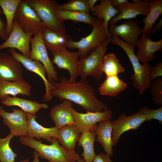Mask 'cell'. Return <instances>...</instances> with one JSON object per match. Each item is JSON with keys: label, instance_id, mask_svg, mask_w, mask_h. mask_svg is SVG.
I'll use <instances>...</instances> for the list:
<instances>
[{"label": "cell", "instance_id": "obj_1", "mask_svg": "<svg viewBox=\"0 0 162 162\" xmlns=\"http://www.w3.org/2000/svg\"><path fill=\"white\" fill-rule=\"evenodd\" d=\"M54 88L51 95L60 100H67L82 106L86 112H102L108 109L107 106L97 97L89 80L71 82L65 77L61 76L59 82L52 83Z\"/></svg>", "mask_w": 162, "mask_h": 162}, {"label": "cell", "instance_id": "obj_2", "mask_svg": "<svg viewBox=\"0 0 162 162\" xmlns=\"http://www.w3.org/2000/svg\"><path fill=\"white\" fill-rule=\"evenodd\" d=\"M19 140L22 145L34 149L39 157L46 159L49 162H77L81 159L75 151L70 152L61 146L58 139L55 137L52 138L50 145L44 144L41 140L27 136H21Z\"/></svg>", "mask_w": 162, "mask_h": 162}, {"label": "cell", "instance_id": "obj_3", "mask_svg": "<svg viewBox=\"0 0 162 162\" xmlns=\"http://www.w3.org/2000/svg\"><path fill=\"white\" fill-rule=\"evenodd\" d=\"M111 42L122 48L126 53L132 65L134 73L131 76L133 86L137 89L140 95H142L146 90L150 88L152 83L150 75L152 67L148 63L141 64L134 53L135 44L125 43L118 37L113 35Z\"/></svg>", "mask_w": 162, "mask_h": 162}, {"label": "cell", "instance_id": "obj_4", "mask_svg": "<svg viewBox=\"0 0 162 162\" xmlns=\"http://www.w3.org/2000/svg\"><path fill=\"white\" fill-rule=\"evenodd\" d=\"M113 35L107 38L87 56L79 59L80 76L82 80L88 76L94 77L100 81L103 76L102 65L104 56Z\"/></svg>", "mask_w": 162, "mask_h": 162}, {"label": "cell", "instance_id": "obj_5", "mask_svg": "<svg viewBox=\"0 0 162 162\" xmlns=\"http://www.w3.org/2000/svg\"><path fill=\"white\" fill-rule=\"evenodd\" d=\"M92 27L89 34L78 41H73L70 38L67 48L78 49L80 53V58L87 56L108 38L102 20L96 18Z\"/></svg>", "mask_w": 162, "mask_h": 162}, {"label": "cell", "instance_id": "obj_6", "mask_svg": "<svg viewBox=\"0 0 162 162\" xmlns=\"http://www.w3.org/2000/svg\"><path fill=\"white\" fill-rule=\"evenodd\" d=\"M34 10L46 27L57 32L67 34L65 27L57 18L55 10L59 4L53 0H25Z\"/></svg>", "mask_w": 162, "mask_h": 162}, {"label": "cell", "instance_id": "obj_7", "mask_svg": "<svg viewBox=\"0 0 162 162\" xmlns=\"http://www.w3.org/2000/svg\"><path fill=\"white\" fill-rule=\"evenodd\" d=\"M31 49L29 58L40 62L46 71L47 80L51 83L58 80L57 73L52 62L50 59L43 38V32L34 35L30 40Z\"/></svg>", "mask_w": 162, "mask_h": 162}, {"label": "cell", "instance_id": "obj_8", "mask_svg": "<svg viewBox=\"0 0 162 162\" xmlns=\"http://www.w3.org/2000/svg\"><path fill=\"white\" fill-rule=\"evenodd\" d=\"M15 18L25 33L32 32L34 35L43 32L47 27L42 22L35 11L25 0H22L16 10Z\"/></svg>", "mask_w": 162, "mask_h": 162}, {"label": "cell", "instance_id": "obj_9", "mask_svg": "<svg viewBox=\"0 0 162 162\" xmlns=\"http://www.w3.org/2000/svg\"><path fill=\"white\" fill-rule=\"evenodd\" d=\"M53 56L52 63L59 69L67 70L70 75L69 81L71 82H76L77 77L80 76V68L79 51L70 52L66 48L51 51Z\"/></svg>", "mask_w": 162, "mask_h": 162}, {"label": "cell", "instance_id": "obj_10", "mask_svg": "<svg viewBox=\"0 0 162 162\" xmlns=\"http://www.w3.org/2000/svg\"><path fill=\"white\" fill-rule=\"evenodd\" d=\"M33 34L32 32H24L14 18L11 33L7 39L0 44V51L7 48L16 49L24 56L29 58L30 52V44Z\"/></svg>", "mask_w": 162, "mask_h": 162}, {"label": "cell", "instance_id": "obj_11", "mask_svg": "<svg viewBox=\"0 0 162 162\" xmlns=\"http://www.w3.org/2000/svg\"><path fill=\"white\" fill-rule=\"evenodd\" d=\"M145 121V116L139 112L128 116L122 113L117 119L111 121L113 147L116 146L124 133L131 130H137Z\"/></svg>", "mask_w": 162, "mask_h": 162}, {"label": "cell", "instance_id": "obj_12", "mask_svg": "<svg viewBox=\"0 0 162 162\" xmlns=\"http://www.w3.org/2000/svg\"><path fill=\"white\" fill-rule=\"evenodd\" d=\"M72 112L75 119V124L80 134L88 131L94 130L97 123L101 122L111 120L113 111L107 109L102 112H86L80 113L73 109Z\"/></svg>", "mask_w": 162, "mask_h": 162}, {"label": "cell", "instance_id": "obj_13", "mask_svg": "<svg viewBox=\"0 0 162 162\" xmlns=\"http://www.w3.org/2000/svg\"><path fill=\"white\" fill-rule=\"evenodd\" d=\"M8 51L27 70L34 73L41 77L44 81L46 88V92L43 97V100L47 102L51 101L53 98L51 94V92L54 87L46 78V71L43 64L37 60H31L22 54L17 53L14 49L10 48Z\"/></svg>", "mask_w": 162, "mask_h": 162}, {"label": "cell", "instance_id": "obj_14", "mask_svg": "<svg viewBox=\"0 0 162 162\" xmlns=\"http://www.w3.org/2000/svg\"><path fill=\"white\" fill-rule=\"evenodd\" d=\"M12 112L6 111L0 106V116L3 118V124L8 127L14 136H27L26 113L22 110L13 108Z\"/></svg>", "mask_w": 162, "mask_h": 162}, {"label": "cell", "instance_id": "obj_15", "mask_svg": "<svg viewBox=\"0 0 162 162\" xmlns=\"http://www.w3.org/2000/svg\"><path fill=\"white\" fill-rule=\"evenodd\" d=\"M21 64L9 53L0 52V80L14 81L23 79Z\"/></svg>", "mask_w": 162, "mask_h": 162}, {"label": "cell", "instance_id": "obj_16", "mask_svg": "<svg viewBox=\"0 0 162 162\" xmlns=\"http://www.w3.org/2000/svg\"><path fill=\"white\" fill-rule=\"evenodd\" d=\"M109 25L108 31L111 34L120 37L125 43L130 44L136 45L142 33V29L136 20H127L118 25Z\"/></svg>", "mask_w": 162, "mask_h": 162}, {"label": "cell", "instance_id": "obj_17", "mask_svg": "<svg viewBox=\"0 0 162 162\" xmlns=\"http://www.w3.org/2000/svg\"><path fill=\"white\" fill-rule=\"evenodd\" d=\"M36 115L26 113L27 122V136L35 138L37 140L42 138L51 142L52 138L57 139L58 129L56 126L50 128H45L37 122Z\"/></svg>", "mask_w": 162, "mask_h": 162}, {"label": "cell", "instance_id": "obj_18", "mask_svg": "<svg viewBox=\"0 0 162 162\" xmlns=\"http://www.w3.org/2000/svg\"><path fill=\"white\" fill-rule=\"evenodd\" d=\"M149 0L140 1L137 2L128 3L117 8L119 12L117 16L111 19L109 24H116L118 21L123 19L129 20L136 18L139 15L147 16L149 8Z\"/></svg>", "mask_w": 162, "mask_h": 162}, {"label": "cell", "instance_id": "obj_19", "mask_svg": "<svg viewBox=\"0 0 162 162\" xmlns=\"http://www.w3.org/2000/svg\"><path fill=\"white\" fill-rule=\"evenodd\" d=\"M135 44L139 49L136 56L143 64L148 63L154 59L155 52L162 51V39L153 41L147 35L142 34L140 39H138Z\"/></svg>", "mask_w": 162, "mask_h": 162}, {"label": "cell", "instance_id": "obj_20", "mask_svg": "<svg viewBox=\"0 0 162 162\" xmlns=\"http://www.w3.org/2000/svg\"><path fill=\"white\" fill-rule=\"evenodd\" d=\"M62 103L52 107L50 111V116L58 128L66 125L75 123L72 102L64 100Z\"/></svg>", "mask_w": 162, "mask_h": 162}, {"label": "cell", "instance_id": "obj_21", "mask_svg": "<svg viewBox=\"0 0 162 162\" xmlns=\"http://www.w3.org/2000/svg\"><path fill=\"white\" fill-rule=\"evenodd\" d=\"M32 86L23 79L10 82L0 80V100L7 95L30 96Z\"/></svg>", "mask_w": 162, "mask_h": 162}, {"label": "cell", "instance_id": "obj_22", "mask_svg": "<svg viewBox=\"0 0 162 162\" xmlns=\"http://www.w3.org/2000/svg\"><path fill=\"white\" fill-rule=\"evenodd\" d=\"M1 103L5 106H16L26 113L36 115L40 109H47L48 106L45 103H40L35 101L7 95L1 100Z\"/></svg>", "mask_w": 162, "mask_h": 162}, {"label": "cell", "instance_id": "obj_23", "mask_svg": "<svg viewBox=\"0 0 162 162\" xmlns=\"http://www.w3.org/2000/svg\"><path fill=\"white\" fill-rule=\"evenodd\" d=\"M96 141L103 148L106 154L109 156L113 154L112 139V125L110 120L99 123L94 130Z\"/></svg>", "mask_w": 162, "mask_h": 162}, {"label": "cell", "instance_id": "obj_24", "mask_svg": "<svg viewBox=\"0 0 162 162\" xmlns=\"http://www.w3.org/2000/svg\"><path fill=\"white\" fill-rule=\"evenodd\" d=\"M80 134L75 123L68 124L58 129L57 139L66 149L70 152H74Z\"/></svg>", "mask_w": 162, "mask_h": 162}, {"label": "cell", "instance_id": "obj_25", "mask_svg": "<svg viewBox=\"0 0 162 162\" xmlns=\"http://www.w3.org/2000/svg\"><path fill=\"white\" fill-rule=\"evenodd\" d=\"M44 42L50 51L67 47L70 38L67 34L59 33L46 27L43 32Z\"/></svg>", "mask_w": 162, "mask_h": 162}, {"label": "cell", "instance_id": "obj_26", "mask_svg": "<svg viewBox=\"0 0 162 162\" xmlns=\"http://www.w3.org/2000/svg\"><path fill=\"white\" fill-rule=\"evenodd\" d=\"M93 15L103 20L104 25L108 37L112 35L109 32L108 28L109 23L112 18L118 15L119 12L117 9L114 8L112 5L111 0H101L100 3L94 6L91 11Z\"/></svg>", "mask_w": 162, "mask_h": 162}, {"label": "cell", "instance_id": "obj_27", "mask_svg": "<svg viewBox=\"0 0 162 162\" xmlns=\"http://www.w3.org/2000/svg\"><path fill=\"white\" fill-rule=\"evenodd\" d=\"M127 85L118 75L106 76L99 87L100 93L104 96L115 97L125 90Z\"/></svg>", "mask_w": 162, "mask_h": 162}, {"label": "cell", "instance_id": "obj_28", "mask_svg": "<svg viewBox=\"0 0 162 162\" xmlns=\"http://www.w3.org/2000/svg\"><path fill=\"white\" fill-rule=\"evenodd\" d=\"M96 136L94 130L86 131L80 135L78 145L83 148L81 156L85 162H93L96 155L94 147Z\"/></svg>", "mask_w": 162, "mask_h": 162}, {"label": "cell", "instance_id": "obj_29", "mask_svg": "<svg viewBox=\"0 0 162 162\" xmlns=\"http://www.w3.org/2000/svg\"><path fill=\"white\" fill-rule=\"evenodd\" d=\"M55 14L57 18L61 23L66 20H70L86 23L92 27L95 24L96 19L92 16L89 14L84 12L56 9Z\"/></svg>", "mask_w": 162, "mask_h": 162}, {"label": "cell", "instance_id": "obj_30", "mask_svg": "<svg viewBox=\"0 0 162 162\" xmlns=\"http://www.w3.org/2000/svg\"><path fill=\"white\" fill-rule=\"evenodd\" d=\"M149 12L142 22V23L144 24V26L142 28V33L146 35L157 19L162 14V0H149Z\"/></svg>", "mask_w": 162, "mask_h": 162}, {"label": "cell", "instance_id": "obj_31", "mask_svg": "<svg viewBox=\"0 0 162 162\" xmlns=\"http://www.w3.org/2000/svg\"><path fill=\"white\" fill-rule=\"evenodd\" d=\"M22 0H0V7L6 17L5 33L8 36L12 31L17 9Z\"/></svg>", "mask_w": 162, "mask_h": 162}, {"label": "cell", "instance_id": "obj_32", "mask_svg": "<svg viewBox=\"0 0 162 162\" xmlns=\"http://www.w3.org/2000/svg\"><path fill=\"white\" fill-rule=\"evenodd\" d=\"M102 70L106 76L118 75L125 71L119 60L112 53L105 55L103 61Z\"/></svg>", "mask_w": 162, "mask_h": 162}, {"label": "cell", "instance_id": "obj_33", "mask_svg": "<svg viewBox=\"0 0 162 162\" xmlns=\"http://www.w3.org/2000/svg\"><path fill=\"white\" fill-rule=\"evenodd\" d=\"M14 136L10 133L4 138H0V162H13L17 155L9 146V142Z\"/></svg>", "mask_w": 162, "mask_h": 162}, {"label": "cell", "instance_id": "obj_34", "mask_svg": "<svg viewBox=\"0 0 162 162\" xmlns=\"http://www.w3.org/2000/svg\"><path fill=\"white\" fill-rule=\"evenodd\" d=\"M56 9L84 12L88 14L90 11L87 0H71L67 3L62 4H59L56 7Z\"/></svg>", "mask_w": 162, "mask_h": 162}, {"label": "cell", "instance_id": "obj_35", "mask_svg": "<svg viewBox=\"0 0 162 162\" xmlns=\"http://www.w3.org/2000/svg\"><path fill=\"white\" fill-rule=\"evenodd\" d=\"M150 94L152 101L157 105H162V77H159L151 83Z\"/></svg>", "mask_w": 162, "mask_h": 162}, {"label": "cell", "instance_id": "obj_36", "mask_svg": "<svg viewBox=\"0 0 162 162\" xmlns=\"http://www.w3.org/2000/svg\"><path fill=\"white\" fill-rule=\"evenodd\" d=\"M139 112L146 116V121L152 119L157 120L162 124V106L156 109L152 110L147 107H143Z\"/></svg>", "mask_w": 162, "mask_h": 162}, {"label": "cell", "instance_id": "obj_37", "mask_svg": "<svg viewBox=\"0 0 162 162\" xmlns=\"http://www.w3.org/2000/svg\"><path fill=\"white\" fill-rule=\"evenodd\" d=\"M162 76V62H160L152 67L150 75V80L152 81Z\"/></svg>", "mask_w": 162, "mask_h": 162}, {"label": "cell", "instance_id": "obj_38", "mask_svg": "<svg viewBox=\"0 0 162 162\" xmlns=\"http://www.w3.org/2000/svg\"><path fill=\"white\" fill-rule=\"evenodd\" d=\"M93 162H113L109 156L106 154L100 153L96 154Z\"/></svg>", "mask_w": 162, "mask_h": 162}, {"label": "cell", "instance_id": "obj_39", "mask_svg": "<svg viewBox=\"0 0 162 162\" xmlns=\"http://www.w3.org/2000/svg\"><path fill=\"white\" fill-rule=\"evenodd\" d=\"M3 13L2 10L0 7V15ZM6 23L2 21L0 17V38L4 41H5L8 36L5 33Z\"/></svg>", "mask_w": 162, "mask_h": 162}, {"label": "cell", "instance_id": "obj_40", "mask_svg": "<svg viewBox=\"0 0 162 162\" xmlns=\"http://www.w3.org/2000/svg\"><path fill=\"white\" fill-rule=\"evenodd\" d=\"M162 29V18L160 19V20L157 23L155 26L152 28L149 33L147 35V36H148L149 37L155 34L157 31L161 30Z\"/></svg>", "mask_w": 162, "mask_h": 162}, {"label": "cell", "instance_id": "obj_41", "mask_svg": "<svg viewBox=\"0 0 162 162\" xmlns=\"http://www.w3.org/2000/svg\"><path fill=\"white\" fill-rule=\"evenodd\" d=\"M129 2L128 0H111L112 6L114 8L117 9L120 7L126 4Z\"/></svg>", "mask_w": 162, "mask_h": 162}, {"label": "cell", "instance_id": "obj_42", "mask_svg": "<svg viewBox=\"0 0 162 162\" xmlns=\"http://www.w3.org/2000/svg\"><path fill=\"white\" fill-rule=\"evenodd\" d=\"M34 160L32 162H40L39 160V156L37 152L34 151L33 154ZM77 162H85V161L84 159L82 158L79 160H78Z\"/></svg>", "mask_w": 162, "mask_h": 162}, {"label": "cell", "instance_id": "obj_43", "mask_svg": "<svg viewBox=\"0 0 162 162\" xmlns=\"http://www.w3.org/2000/svg\"><path fill=\"white\" fill-rule=\"evenodd\" d=\"M98 1V0H87L90 11H91L93 8L94 6V4Z\"/></svg>", "mask_w": 162, "mask_h": 162}, {"label": "cell", "instance_id": "obj_44", "mask_svg": "<svg viewBox=\"0 0 162 162\" xmlns=\"http://www.w3.org/2000/svg\"><path fill=\"white\" fill-rule=\"evenodd\" d=\"M13 162H15L14 161ZM19 162H29V159L28 158H27V159L25 160H22L21 161H20Z\"/></svg>", "mask_w": 162, "mask_h": 162}]
</instances>
